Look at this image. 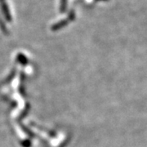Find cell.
I'll list each match as a JSON object with an SVG mask.
<instances>
[{
  "label": "cell",
  "instance_id": "cell-1",
  "mask_svg": "<svg viewBox=\"0 0 147 147\" xmlns=\"http://www.w3.org/2000/svg\"><path fill=\"white\" fill-rule=\"evenodd\" d=\"M0 3H1V6H2V10H3V12L4 14V16L7 19V21H11V16L10 11L8 9V7H7V4L6 3L5 0H0Z\"/></svg>",
  "mask_w": 147,
  "mask_h": 147
},
{
  "label": "cell",
  "instance_id": "cell-2",
  "mask_svg": "<svg viewBox=\"0 0 147 147\" xmlns=\"http://www.w3.org/2000/svg\"><path fill=\"white\" fill-rule=\"evenodd\" d=\"M67 23H68V21H66V20H65V21H60V22L57 23L56 25H54L52 29H53V30H57L61 29V27L65 26Z\"/></svg>",
  "mask_w": 147,
  "mask_h": 147
}]
</instances>
